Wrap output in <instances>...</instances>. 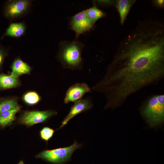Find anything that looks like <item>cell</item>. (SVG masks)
Segmentation results:
<instances>
[{
  "label": "cell",
  "instance_id": "cell-1",
  "mask_svg": "<svg viewBox=\"0 0 164 164\" xmlns=\"http://www.w3.org/2000/svg\"><path fill=\"white\" fill-rule=\"evenodd\" d=\"M84 45L76 39L72 41L60 42L56 57L63 68L72 70L82 69V52Z\"/></svg>",
  "mask_w": 164,
  "mask_h": 164
},
{
  "label": "cell",
  "instance_id": "cell-2",
  "mask_svg": "<svg viewBox=\"0 0 164 164\" xmlns=\"http://www.w3.org/2000/svg\"><path fill=\"white\" fill-rule=\"evenodd\" d=\"M141 113L152 127L162 123L164 121V95H156L150 97L142 107Z\"/></svg>",
  "mask_w": 164,
  "mask_h": 164
},
{
  "label": "cell",
  "instance_id": "cell-3",
  "mask_svg": "<svg viewBox=\"0 0 164 164\" xmlns=\"http://www.w3.org/2000/svg\"><path fill=\"white\" fill-rule=\"evenodd\" d=\"M82 146V144L76 141L68 147L43 150L35 157L51 163L63 164L69 160L73 152Z\"/></svg>",
  "mask_w": 164,
  "mask_h": 164
},
{
  "label": "cell",
  "instance_id": "cell-4",
  "mask_svg": "<svg viewBox=\"0 0 164 164\" xmlns=\"http://www.w3.org/2000/svg\"><path fill=\"white\" fill-rule=\"evenodd\" d=\"M32 1L30 0H10L3 6V15L7 19L15 20L26 16L30 11Z\"/></svg>",
  "mask_w": 164,
  "mask_h": 164
},
{
  "label": "cell",
  "instance_id": "cell-5",
  "mask_svg": "<svg viewBox=\"0 0 164 164\" xmlns=\"http://www.w3.org/2000/svg\"><path fill=\"white\" fill-rule=\"evenodd\" d=\"M95 23L87 16L84 10L77 13L71 18L69 27L75 32V39H78L81 34L91 30L94 28Z\"/></svg>",
  "mask_w": 164,
  "mask_h": 164
},
{
  "label": "cell",
  "instance_id": "cell-6",
  "mask_svg": "<svg viewBox=\"0 0 164 164\" xmlns=\"http://www.w3.org/2000/svg\"><path fill=\"white\" fill-rule=\"evenodd\" d=\"M57 114L56 111L51 110L26 111L19 118V122L21 124L31 126L44 122Z\"/></svg>",
  "mask_w": 164,
  "mask_h": 164
},
{
  "label": "cell",
  "instance_id": "cell-7",
  "mask_svg": "<svg viewBox=\"0 0 164 164\" xmlns=\"http://www.w3.org/2000/svg\"><path fill=\"white\" fill-rule=\"evenodd\" d=\"M93 104L89 98L81 99L74 102L68 114L61 123L59 129L63 127L68 122L77 115L91 109Z\"/></svg>",
  "mask_w": 164,
  "mask_h": 164
},
{
  "label": "cell",
  "instance_id": "cell-8",
  "mask_svg": "<svg viewBox=\"0 0 164 164\" xmlns=\"http://www.w3.org/2000/svg\"><path fill=\"white\" fill-rule=\"evenodd\" d=\"M91 88L84 83H77L70 87L66 92L64 99L65 104L74 102L82 99L86 93L91 91Z\"/></svg>",
  "mask_w": 164,
  "mask_h": 164
},
{
  "label": "cell",
  "instance_id": "cell-9",
  "mask_svg": "<svg viewBox=\"0 0 164 164\" xmlns=\"http://www.w3.org/2000/svg\"><path fill=\"white\" fill-rule=\"evenodd\" d=\"M26 29V24L23 22H11L6 29L1 39H2L5 36L20 38L25 34Z\"/></svg>",
  "mask_w": 164,
  "mask_h": 164
},
{
  "label": "cell",
  "instance_id": "cell-10",
  "mask_svg": "<svg viewBox=\"0 0 164 164\" xmlns=\"http://www.w3.org/2000/svg\"><path fill=\"white\" fill-rule=\"evenodd\" d=\"M11 73L19 77L24 74H29L32 68L27 63L18 57L13 60L11 66Z\"/></svg>",
  "mask_w": 164,
  "mask_h": 164
},
{
  "label": "cell",
  "instance_id": "cell-11",
  "mask_svg": "<svg viewBox=\"0 0 164 164\" xmlns=\"http://www.w3.org/2000/svg\"><path fill=\"white\" fill-rule=\"evenodd\" d=\"M136 2L135 0L116 1L115 6L119 14L121 25L124 24L131 8Z\"/></svg>",
  "mask_w": 164,
  "mask_h": 164
},
{
  "label": "cell",
  "instance_id": "cell-12",
  "mask_svg": "<svg viewBox=\"0 0 164 164\" xmlns=\"http://www.w3.org/2000/svg\"><path fill=\"white\" fill-rule=\"evenodd\" d=\"M19 77L10 73L0 74V89H6L14 88L20 85Z\"/></svg>",
  "mask_w": 164,
  "mask_h": 164
},
{
  "label": "cell",
  "instance_id": "cell-13",
  "mask_svg": "<svg viewBox=\"0 0 164 164\" xmlns=\"http://www.w3.org/2000/svg\"><path fill=\"white\" fill-rule=\"evenodd\" d=\"M21 108L19 105L15 108L2 113L0 114V125L5 127L11 124L15 120L16 114Z\"/></svg>",
  "mask_w": 164,
  "mask_h": 164
},
{
  "label": "cell",
  "instance_id": "cell-14",
  "mask_svg": "<svg viewBox=\"0 0 164 164\" xmlns=\"http://www.w3.org/2000/svg\"><path fill=\"white\" fill-rule=\"evenodd\" d=\"M18 99L12 97L0 101V114L2 112L15 108L19 106Z\"/></svg>",
  "mask_w": 164,
  "mask_h": 164
},
{
  "label": "cell",
  "instance_id": "cell-15",
  "mask_svg": "<svg viewBox=\"0 0 164 164\" xmlns=\"http://www.w3.org/2000/svg\"><path fill=\"white\" fill-rule=\"evenodd\" d=\"M84 11L87 16L95 23L99 19L104 18L106 15V13L94 5Z\"/></svg>",
  "mask_w": 164,
  "mask_h": 164
},
{
  "label": "cell",
  "instance_id": "cell-16",
  "mask_svg": "<svg viewBox=\"0 0 164 164\" xmlns=\"http://www.w3.org/2000/svg\"><path fill=\"white\" fill-rule=\"evenodd\" d=\"M41 99L40 96L35 91H30L25 93L23 95L22 99L26 104L33 105L37 104Z\"/></svg>",
  "mask_w": 164,
  "mask_h": 164
},
{
  "label": "cell",
  "instance_id": "cell-17",
  "mask_svg": "<svg viewBox=\"0 0 164 164\" xmlns=\"http://www.w3.org/2000/svg\"><path fill=\"white\" fill-rule=\"evenodd\" d=\"M55 131L49 127H43L40 131L41 138L47 142L53 136Z\"/></svg>",
  "mask_w": 164,
  "mask_h": 164
},
{
  "label": "cell",
  "instance_id": "cell-18",
  "mask_svg": "<svg viewBox=\"0 0 164 164\" xmlns=\"http://www.w3.org/2000/svg\"><path fill=\"white\" fill-rule=\"evenodd\" d=\"M94 5L110 6L116 5V1L114 0H94L93 1Z\"/></svg>",
  "mask_w": 164,
  "mask_h": 164
},
{
  "label": "cell",
  "instance_id": "cell-19",
  "mask_svg": "<svg viewBox=\"0 0 164 164\" xmlns=\"http://www.w3.org/2000/svg\"><path fill=\"white\" fill-rule=\"evenodd\" d=\"M8 49L0 43V68L1 67L4 60L8 55Z\"/></svg>",
  "mask_w": 164,
  "mask_h": 164
},
{
  "label": "cell",
  "instance_id": "cell-20",
  "mask_svg": "<svg viewBox=\"0 0 164 164\" xmlns=\"http://www.w3.org/2000/svg\"><path fill=\"white\" fill-rule=\"evenodd\" d=\"M153 4L156 7L162 8L164 6V1L163 0H155L153 1Z\"/></svg>",
  "mask_w": 164,
  "mask_h": 164
},
{
  "label": "cell",
  "instance_id": "cell-21",
  "mask_svg": "<svg viewBox=\"0 0 164 164\" xmlns=\"http://www.w3.org/2000/svg\"><path fill=\"white\" fill-rule=\"evenodd\" d=\"M18 164H24V162L23 161H20Z\"/></svg>",
  "mask_w": 164,
  "mask_h": 164
}]
</instances>
